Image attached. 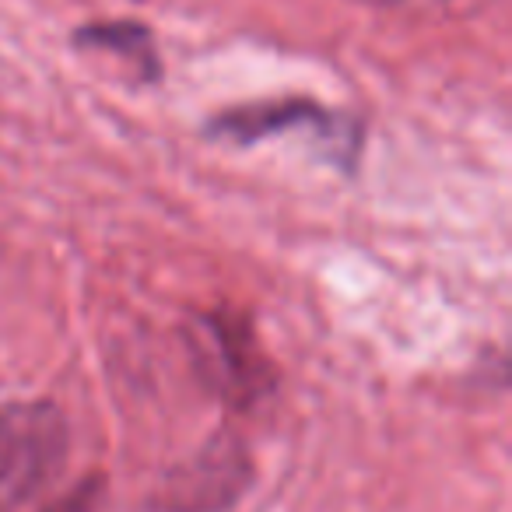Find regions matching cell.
<instances>
[{
  "instance_id": "obj_3",
  "label": "cell",
  "mask_w": 512,
  "mask_h": 512,
  "mask_svg": "<svg viewBox=\"0 0 512 512\" xmlns=\"http://www.w3.org/2000/svg\"><path fill=\"white\" fill-rule=\"evenodd\" d=\"M92 502H95V488L92 484H85V488H78L64 505H57L53 512H92Z\"/></svg>"
},
{
  "instance_id": "obj_1",
  "label": "cell",
  "mask_w": 512,
  "mask_h": 512,
  "mask_svg": "<svg viewBox=\"0 0 512 512\" xmlns=\"http://www.w3.org/2000/svg\"><path fill=\"white\" fill-rule=\"evenodd\" d=\"M67 460V421L46 400L0 404V512H15Z\"/></svg>"
},
{
  "instance_id": "obj_4",
  "label": "cell",
  "mask_w": 512,
  "mask_h": 512,
  "mask_svg": "<svg viewBox=\"0 0 512 512\" xmlns=\"http://www.w3.org/2000/svg\"><path fill=\"white\" fill-rule=\"evenodd\" d=\"M362 4H376V8H411V4H442V0H362Z\"/></svg>"
},
{
  "instance_id": "obj_2",
  "label": "cell",
  "mask_w": 512,
  "mask_h": 512,
  "mask_svg": "<svg viewBox=\"0 0 512 512\" xmlns=\"http://www.w3.org/2000/svg\"><path fill=\"white\" fill-rule=\"evenodd\" d=\"M78 43L120 53L130 64L141 67V78H155L158 74V57H155V46H151V32L141 29V25H92V29L78 32Z\"/></svg>"
}]
</instances>
